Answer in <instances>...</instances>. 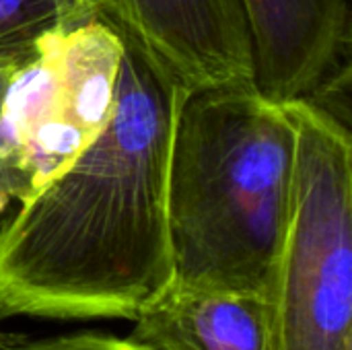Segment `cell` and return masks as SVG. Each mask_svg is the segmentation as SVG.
I'll use <instances>...</instances> for the list:
<instances>
[{"instance_id": "cell-1", "label": "cell", "mask_w": 352, "mask_h": 350, "mask_svg": "<svg viewBox=\"0 0 352 350\" xmlns=\"http://www.w3.org/2000/svg\"><path fill=\"white\" fill-rule=\"evenodd\" d=\"M122 41L103 132L0 223V322H134L173 285L167 175L190 89Z\"/></svg>"}, {"instance_id": "cell-2", "label": "cell", "mask_w": 352, "mask_h": 350, "mask_svg": "<svg viewBox=\"0 0 352 350\" xmlns=\"http://www.w3.org/2000/svg\"><path fill=\"white\" fill-rule=\"evenodd\" d=\"M295 126L256 87L190 91L173 134V285L272 301L293 206Z\"/></svg>"}, {"instance_id": "cell-3", "label": "cell", "mask_w": 352, "mask_h": 350, "mask_svg": "<svg viewBox=\"0 0 352 350\" xmlns=\"http://www.w3.org/2000/svg\"><path fill=\"white\" fill-rule=\"evenodd\" d=\"M295 126L293 206L272 295L274 350H352V140L311 99L283 101Z\"/></svg>"}, {"instance_id": "cell-4", "label": "cell", "mask_w": 352, "mask_h": 350, "mask_svg": "<svg viewBox=\"0 0 352 350\" xmlns=\"http://www.w3.org/2000/svg\"><path fill=\"white\" fill-rule=\"evenodd\" d=\"M124 41L99 17L43 37L8 70L0 138L21 200L62 175L103 132L116 107Z\"/></svg>"}, {"instance_id": "cell-5", "label": "cell", "mask_w": 352, "mask_h": 350, "mask_svg": "<svg viewBox=\"0 0 352 350\" xmlns=\"http://www.w3.org/2000/svg\"><path fill=\"white\" fill-rule=\"evenodd\" d=\"M95 17L138 43L190 91L256 87L241 0H85Z\"/></svg>"}, {"instance_id": "cell-6", "label": "cell", "mask_w": 352, "mask_h": 350, "mask_svg": "<svg viewBox=\"0 0 352 350\" xmlns=\"http://www.w3.org/2000/svg\"><path fill=\"white\" fill-rule=\"evenodd\" d=\"M252 35L254 85L283 103L318 99L349 80V0H241Z\"/></svg>"}, {"instance_id": "cell-7", "label": "cell", "mask_w": 352, "mask_h": 350, "mask_svg": "<svg viewBox=\"0 0 352 350\" xmlns=\"http://www.w3.org/2000/svg\"><path fill=\"white\" fill-rule=\"evenodd\" d=\"M132 324L153 350H274L272 301L256 295L171 287Z\"/></svg>"}, {"instance_id": "cell-8", "label": "cell", "mask_w": 352, "mask_h": 350, "mask_svg": "<svg viewBox=\"0 0 352 350\" xmlns=\"http://www.w3.org/2000/svg\"><path fill=\"white\" fill-rule=\"evenodd\" d=\"M91 17L85 0H0V70L33 56L50 33Z\"/></svg>"}, {"instance_id": "cell-9", "label": "cell", "mask_w": 352, "mask_h": 350, "mask_svg": "<svg viewBox=\"0 0 352 350\" xmlns=\"http://www.w3.org/2000/svg\"><path fill=\"white\" fill-rule=\"evenodd\" d=\"M0 350H153L132 336H118L103 330H80L62 336L35 340H0Z\"/></svg>"}, {"instance_id": "cell-10", "label": "cell", "mask_w": 352, "mask_h": 350, "mask_svg": "<svg viewBox=\"0 0 352 350\" xmlns=\"http://www.w3.org/2000/svg\"><path fill=\"white\" fill-rule=\"evenodd\" d=\"M12 200H10V196L8 194H4L2 190H0V217H2V212L6 210V206L10 204Z\"/></svg>"}]
</instances>
